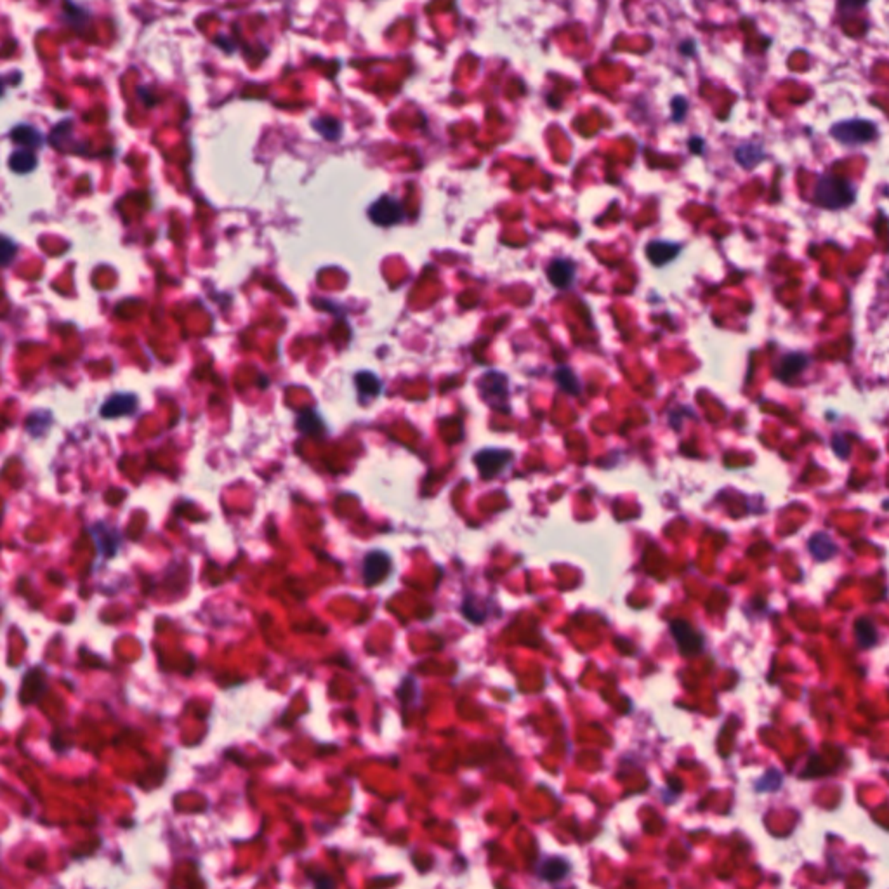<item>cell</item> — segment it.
I'll return each instance as SVG.
<instances>
[{
  "label": "cell",
  "instance_id": "6da1fadb",
  "mask_svg": "<svg viewBox=\"0 0 889 889\" xmlns=\"http://www.w3.org/2000/svg\"><path fill=\"white\" fill-rule=\"evenodd\" d=\"M815 202L825 208H844L854 202V189L841 177L822 176L816 182Z\"/></svg>",
  "mask_w": 889,
  "mask_h": 889
},
{
  "label": "cell",
  "instance_id": "7a4b0ae2",
  "mask_svg": "<svg viewBox=\"0 0 889 889\" xmlns=\"http://www.w3.org/2000/svg\"><path fill=\"white\" fill-rule=\"evenodd\" d=\"M830 134L839 143L848 144V146H856V144L872 141L873 136L877 134V127L870 120H846L835 124L830 129Z\"/></svg>",
  "mask_w": 889,
  "mask_h": 889
},
{
  "label": "cell",
  "instance_id": "3957f363",
  "mask_svg": "<svg viewBox=\"0 0 889 889\" xmlns=\"http://www.w3.org/2000/svg\"><path fill=\"white\" fill-rule=\"evenodd\" d=\"M368 218H370L372 223L377 224V226L389 228L404 221L405 212L401 204L396 199H393V196H381L377 202L370 205Z\"/></svg>",
  "mask_w": 889,
  "mask_h": 889
},
{
  "label": "cell",
  "instance_id": "277c9868",
  "mask_svg": "<svg viewBox=\"0 0 889 889\" xmlns=\"http://www.w3.org/2000/svg\"><path fill=\"white\" fill-rule=\"evenodd\" d=\"M362 573L365 586H377L391 573V558L382 551H372L365 556Z\"/></svg>",
  "mask_w": 889,
  "mask_h": 889
},
{
  "label": "cell",
  "instance_id": "5b68a950",
  "mask_svg": "<svg viewBox=\"0 0 889 889\" xmlns=\"http://www.w3.org/2000/svg\"><path fill=\"white\" fill-rule=\"evenodd\" d=\"M511 459L512 454L509 450H481L474 457V462L481 476L490 480L493 476H499L511 462Z\"/></svg>",
  "mask_w": 889,
  "mask_h": 889
},
{
  "label": "cell",
  "instance_id": "8992f818",
  "mask_svg": "<svg viewBox=\"0 0 889 889\" xmlns=\"http://www.w3.org/2000/svg\"><path fill=\"white\" fill-rule=\"evenodd\" d=\"M671 632L683 655H697L704 648V637L686 620L671 622Z\"/></svg>",
  "mask_w": 889,
  "mask_h": 889
},
{
  "label": "cell",
  "instance_id": "52a82bcc",
  "mask_svg": "<svg viewBox=\"0 0 889 889\" xmlns=\"http://www.w3.org/2000/svg\"><path fill=\"white\" fill-rule=\"evenodd\" d=\"M138 406V398L132 393H117L110 396L101 406V417L105 419H117V417L131 416Z\"/></svg>",
  "mask_w": 889,
  "mask_h": 889
},
{
  "label": "cell",
  "instance_id": "ba28073f",
  "mask_svg": "<svg viewBox=\"0 0 889 889\" xmlns=\"http://www.w3.org/2000/svg\"><path fill=\"white\" fill-rule=\"evenodd\" d=\"M808 549L811 556L820 563L830 561L837 554V546H835L834 538L825 531H818V534L813 535L808 542Z\"/></svg>",
  "mask_w": 889,
  "mask_h": 889
},
{
  "label": "cell",
  "instance_id": "9c48e42d",
  "mask_svg": "<svg viewBox=\"0 0 889 889\" xmlns=\"http://www.w3.org/2000/svg\"><path fill=\"white\" fill-rule=\"evenodd\" d=\"M547 278L558 288H566L575 278V266L566 259H556L547 268Z\"/></svg>",
  "mask_w": 889,
  "mask_h": 889
},
{
  "label": "cell",
  "instance_id": "30bf717a",
  "mask_svg": "<svg viewBox=\"0 0 889 889\" xmlns=\"http://www.w3.org/2000/svg\"><path fill=\"white\" fill-rule=\"evenodd\" d=\"M681 247L672 242H652L647 247V256L655 266H664L676 259Z\"/></svg>",
  "mask_w": 889,
  "mask_h": 889
},
{
  "label": "cell",
  "instance_id": "8fae6325",
  "mask_svg": "<svg viewBox=\"0 0 889 889\" xmlns=\"http://www.w3.org/2000/svg\"><path fill=\"white\" fill-rule=\"evenodd\" d=\"M480 391L486 401L490 400L492 394L497 400L504 401L505 396H507V381H505L504 375L497 374V372H490L488 375H485L480 381ZM497 406H499V401H497Z\"/></svg>",
  "mask_w": 889,
  "mask_h": 889
},
{
  "label": "cell",
  "instance_id": "7c38bea8",
  "mask_svg": "<svg viewBox=\"0 0 889 889\" xmlns=\"http://www.w3.org/2000/svg\"><path fill=\"white\" fill-rule=\"evenodd\" d=\"M854 636H856L858 644L864 649L876 647L879 634H877L876 622L870 617H860L854 622Z\"/></svg>",
  "mask_w": 889,
  "mask_h": 889
},
{
  "label": "cell",
  "instance_id": "4fadbf2b",
  "mask_svg": "<svg viewBox=\"0 0 889 889\" xmlns=\"http://www.w3.org/2000/svg\"><path fill=\"white\" fill-rule=\"evenodd\" d=\"M11 139H13L16 144H21V146L28 148V150H35V148H40L44 144V138L39 131H37L33 125H26V124H20L11 131Z\"/></svg>",
  "mask_w": 889,
  "mask_h": 889
},
{
  "label": "cell",
  "instance_id": "5bb4252c",
  "mask_svg": "<svg viewBox=\"0 0 889 889\" xmlns=\"http://www.w3.org/2000/svg\"><path fill=\"white\" fill-rule=\"evenodd\" d=\"M735 158L746 169H754L758 163L765 160V150L755 143H746L736 148Z\"/></svg>",
  "mask_w": 889,
  "mask_h": 889
},
{
  "label": "cell",
  "instance_id": "9a60e30c",
  "mask_svg": "<svg viewBox=\"0 0 889 889\" xmlns=\"http://www.w3.org/2000/svg\"><path fill=\"white\" fill-rule=\"evenodd\" d=\"M808 365V358L803 355H789L782 360L780 365H778V377L782 381H790V379L797 377L801 372L806 368Z\"/></svg>",
  "mask_w": 889,
  "mask_h": 889
},
{
  "label": "cell",
  "instance_id": "2e32d148",
  "mask_svg": "<svg viewBox=\"0 0 889 889\" xmlns=\"http://www.w3.org/2000/svg\"><path fill=\"white\" fill-rule=\"evenodd\" d=\"M568 872L570 865L565 860H561V858H551V860H546L538 867V877L544 881H549V883H556V881L563 879Z\"/></svg>",
  "mask_w": 889,
  "mask_h": 889
},
{
  "label": "cell",
  "instance_id": "e0dca14e",
  "mask_svg": "<svg viewBox=\"0 0 889 889\" xmlns=\"http://www.w3.org/2000/svg\"><path fill=\"white\" fill-rule=\"evenodd\" d=\"M9 167H11V170L16 174L32 172V170H35V167H37L35 153H33L32 150H28V148L14 151V153L9 157Z\"/></svg>",
  "mask_w": 889,
  "mask_h": 889
},
{
  "label": "cell",
  "instance_id": "ac0fdd59",
  "mask_svg": "<svg viewBox=\"0 0 889 889\" xmlns=\"http://www.w3.org/2000/svg\"><path fill=\"white\" fill-rule=\"evenodd\" d=\"M295 425L306 436H318L325 431L324 420L320 419L318 413L311 412V410H304L301 416L298 417V420H295Z\"/></svg>",
  "mask_w": 889,
  "mask_h": 889
},
{
  "label": "cell",
  "instance_id": "d6986e66",
  "mask_svg": "<svg viewBox=\"0 0 889 889\" xmlns=\"http://www.w3.org/2000/svg\"><path fill=\"white\" fill-rule=\"evenodd\" d=\"M313 129L318 134L324 136L326 141H337L343 134V125L332 117H322V119L313 120Z\"/></svg>",
  "mask_w": 889,
  "mask_h": 889
},
{
  "label": "cell",
  "instance_id": "ffe728a7",
  "mask_svg": "<svg viewBox=\"0 0 889 889\" xmlns=\"http://www.w3.org/2000/svg\"><path fill=\"white\" fill-rule=\"evenodd\" d=\"M356 381V387H358V393L362 396H377L381 393V381L375 377L372 372H358L355 377Z\"/></svg>",
  "mask_w": 889,
  "mask_h": 889
},
{
  "label": "cell",
  "instance_id": "44dd1931",
  "mask_svg": "<svg viewBox=\"0 0 889 889\" xmlns=\"http://www.w3.org/2000/svg\"><path fill=\"white\" fill-rule=\"evenodd\" d=\"M782 784H784V775H782V771L770 768L765 773V777L755 784V790H758V792H775V790H778L782 787Z\"/></svg>",
  "mask_w": 889,
  "mask_h": 889
},
{
  "label": "cell",
  "instance_id": "7402d4cb",
  "mask_svg": "<svg viewBox=\"0 0 889 889\" xmlns=\"http://www.w3.org/2000/svg\"><path fill=\"white\" fill-rule=\"evenodd\" d=\"M556 381H558V384H560L561 389L565 391V393H568V394H577V393H579V391H580V387H579V379H577V375L573 374L572 370H568V368H566V367L558 368V372H556Z\"/></svg>",
  "mask_w": 889,
  "mask_h": 889
},
{
  "label": "cell",
  "instance_id": "603a6c76",
  "mask_svg": "<svg viewBox=\"0 0 889 889\" xmlns=\"http://www.w3.org/2000/svg\"><path fill=\"white\" fill-rule=\"evenodd\" d=\"M18 247L16 243L13 240H9L7 237L2 238V250H0V257H2V266H9L11 261H13L14 254H16Z\"/></svg>",
  "mask_w": 889,
  "mask_h": 889
},
{
  "label": "cell",
  "instance_id": "cb8c5ba5",
  "mask_svg": "<svg viewBox=\"0 0 889 889\" xmlns=\"http://www.w3.org/2000/svg\"><path fill=\"white\" fill-rule=\"evenodd\" d=\"M832 447H834V450L837 452L839 457H846V455H848L849 444H848V442H846L844 438H841V436L834 438V442H832Z\"/></svg>",
  "mask_w": 889,
  "mask_h": 889
},
{
  "label": "cell",
  "instance_id": "d4e9b609",
  "mask_svg": "<svg viewBox=\"0 0 889 889\" xmlns=\"http://www.w3.org/2000/svg\"><path fill=\"white\" fill-rule=\"evenodd\" d=\"M686 108H688L686 101L681 100V98H676V100L672 101V110H674V112H676L674 113V119L676 120H681L683 117H685Z\"/></svg>",
  "mask_w": 889,
  "mask_h": 889
},
{
  "label": "cell",
  "instance_id": "484cf974",
  "mask_svg": "<svg viewBox=\"0 0 889 889\" xmlns=\"http://www.w3.org/2000/svg\"><path fill=\"white\" fill-rule=\"evenodd\" d=\"M867 2L869 0H839V7H841V9H848V11L860 9V7H864Z\"/></svg>",
  "mask_w": 889,
  "mask_h": 889
},
{
  "label": "cell",
  "instance_id": "4316f807",
  "mask_svg": "<svg viewBox=\"0 0 889 889\" xmlns=\"http://www.w3.org/2000/svg\"><path fill=\"white\" fill-rule=\"evenodd\" d=\"M702 146H704V141H702V139H698V138H695V139H693V141H691V150H693V151H695V153H700V150H702Z\"/></svg>",
  "mask_w": 889,
  "mask_h": 889
}]
</instances>
